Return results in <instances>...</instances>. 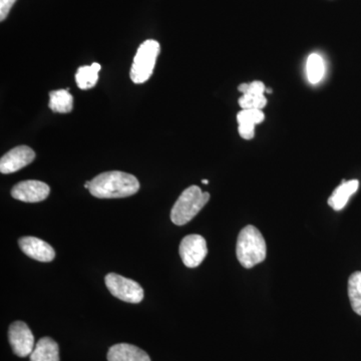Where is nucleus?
<instances>
[{
	"mask_svg": "<svg viewBox=\"0 0 361 361\" xmlns=\"http://www.w3.org/2000/svg\"><path fill=\"white\" fill-rule=\"evenodd\" d=\"M18 244L25 255L39 262H51L56 257L54 248L47 242L35 237H23Z\"/></svg>",
	"mask_w": 361,
	"mask_h": 361,
	"instance_id": "obj_10",
	"label": "nucleus"
},
{
	"mask_svg": "<svg viewBox=\"0 0 361 361\" xmlns=\"http://www.w3.org/2000/svg\"><path fill=\"white\" fill-rule=\"evenodd\" d=\"M30 356V361H59V344L51 337H42Z\"/></svg>",
	"mask_w": 361,
	"mask_h": 361,
	"instance_id": "obj_14",
	"label": "nucleus"
},
{
	"mask_svg": "<svg viewBox=\"0 0 361 361\" xmlns=\"http://www.w3.org/2000/svg\"><path fill=\"white\" fill-rule=\"evenodd\" d=\"M265 85L260 80H254L251 84H242L238 87L239 92L250 96H262L265 92Z\"/></svg>",
	"mask_w": 361,
	"mask_h": 361,
	"instance_id": "obj_20",
	"label": "nucleus"
},
{
	"mask_svg": "<svg viewBox=\"0 0 361 361\" xmlns=\"http://www.w3.org/2000/svg\"><path fill=\"white\" fill-rule=\"evenodd\" d=\"M102 66L94 63L92 66H80L75 73V80L80 90H89L94 87L99 80V71Z\"/></svg>",
	"mask_w": 361,
	"mask_h": 361,
	"instance_id": "obj_15",
	"label": "nucleus"
},
{
	"mask_svg": "<svg viewBox=\"0 0 361 361\" xmlns=\"http://www.w3.org/2000/svg\"><path fill=\"white\" fill-rule=\"evenodd\" d=\"M348 297L351 307L361 316V272L356 271L348 279Z\"/></svg>",
	"mask_w": 361,
	"mask_h": 361,
	"instance_id": "obj_18",
	"label": "nucleus"
},
{
	"mask_svg": "<svg viewBox=\"0 0 361 361\" xmlns=\"http://www.w3.org/2000/svg\"><path fill=\"white\" fill-rule=\"evenodd\" d=\"M179 252L185 266L198 267L208 253L206 240L201 235H188L180 241Z\"/></svg>",
	"mask_w": 361,
	"mask_h": 361,
	"instance_id": "obj_6",
	"label": "nucleus"
},
{
	"mask_svg": "<svg viewBox=\"0 0 361 361\" xmlns=\"http://www.w3.org/2000/svg\"><path fill=\"white\" fill-rule=\"evenodd\" d=\"M8 339L13 353L20 357L32 355L35 348L32 330L23 322H13L9 326Z\"/></svg>",
	"mask_w": 361,
	"mask_h": 361,
	"instance_id": "obj_7",
	"label": "nucleus"
},
{
	"mask_svg": "<svg viewBox=\"0 0 361 361\" xmlns=\"http://www.w3.org/2000/svg\"><path fill=\"white\" fill-rule=\"evenodd\" d=\"M236 254L240 264L246 269L265 260L267 246L257 228L248 225L241 230L237 239Z\"/></svg>",
	"mask_w": 361,
	"mask_h": 361,
	"instance_id": "obj_2",
	"label": "nucleus"
},
{
	"mask_svg": "<svg viewBox=\"0 0 361 361\" xmlns=\"http://www.w3.org/2000/svg\"><path fill=\"white\" fill-rule=\"evenodd\" d=\"M140 190L135 176L120 171L103 173L90 180V193L99 199H118L133 196Z\"/></svg>",
	"mask_w": 361,
	"mask_h": 361,
	"instance_id": "obj_1",
	"label": "nucleus"
},
{
	"mask_svg": "<svg viewBox=\"0 0 361 361\" xmlns=\"http://www.w3.org/2000/svg\"><path fill=\"white\" fill-rule=\"evenodd\" d=\"M360 182L357 180H343L329 197V205L336 211L342 210L348 203L349 198L357 191Z\"/></svg>",
	"mask_w": 361,
	"mask_h": 361,
	"instance_id": "obj_13",
	"label": "nucleus"
},
{
	"mask_svg": "<svg viewBox=\"0 0 361 361\" xmlns=\"http://www.w3.org/2000/svg\"><path fill=\"white\" fill-rule=\"evenodd\" d=\"M51 193L49 185L35 180H23L11 190V196L16 200L25 203H37L49 197Z\"/></svg>",
	"mask_w": 361,
	"mask_h": 361,
	"instance_id": "obj_8",
	"label": "nucleus"
},
{
	"mask_svg": "<svg viewBox=\"0 0 361 361\" xmlns=\"http://www.w3.org/2000/svg\"><path fill=\"white\" fill-rule=\"evenodd\" d=\"M16 1V0H0V20H6Z\"/></svg>",
	"mask_w": 361,
	"mask_h": 361,
	"instance_id": "obj_21",
	"label": "nucleus"
},
{
	"mask_svg": "<svg viewBox=\"0 0 361 361\" xmlns=\"http://www.w3.org/2000/svg\"><path fill=\"white\" fill-rule=\"evenodd\" d=\"M306 73L310 84L316 85L322 82L325 75L324 61L318 54H311L306 63Z\"/></svg>",
	"mask_w": 361,
	"mask_h": 361,
	"instance_id": "obj_17",
	"label": "nucleus"
},
{
	"mask_svg": "<svg viewBox=\"0 0 361 361\" xmlns=\"http://www.w3.org/2000/svg\"><path fill=\"white\" fill-rule=\"evenodd\" d=\"M35 159V153L27 146L16 147L0 160V172L2 174H11L30 165Z\"/></svg>",
	"mask_w": 361,
	"mask_h": 361,
	"instance_id": "obj_9",
	"label": "nucleus"
},
{
	"mask_svg": "<svg viewBox=\"0 0 361 361\" xmlns=\"http://www.w3.org/2000/svg\"><path fill=\"white\" fill-rule=\"evenodd\" d=\"M265 116L262 110H242L237 115V122H238V132L241 137L244 140L253 139L255 135V126L264 121Z\"/></svg>",
	"mask_w": 361,
	"mask_h": 361,
	"instance_id": "obj_11",
	"label": "nucleus"
},
{
	"mask_svg": "<svg viewBox=\"0 0 361 361\" xmlns=\"http://www.w3.org/2000/svg\"><path fill=\"white\" fill-rule=\"evenodd\" d=\"M210 199V194L203 192L200 187L187 188L173 206L171 221L177 226L186 225L196 217Z\"/></svg>",
	"mask_w": 361,
	"mask_h": 361,
	"instance_id": "obj_3",
	"label": "nucleus"
},
{
	"mask_svg": "<svg viewBox=\"0 0 361 361\" xmlns=\"http://www.w3.org/2000/svg\"><path fill=\"white\" fill-rule=\"evenodd\" d=\"M239 104L242 110H250V109H256V110H263L267 104V99L264 94L262 96H250V94H243L239 99Z\"/></svg>",
	"mask_w": 361,
	"mask_h": 361,
	"instance_id": "obj_19",
	"label": "nucleus"
},
{
	"mask_svg": "<svg viewBox=\"0 0 361 361\" xmlns=\"http://www.w3.org/2000/svg\"><path fill=\"white\" fill-rule=\"evenodd\" d=\"M202 183H203V184H209V180H202Z\"/></svg>",
	"mask_w": 361,
	"mask_h": 361,
	"instance_id": "obj_22",
	"label": "nucleus"
},
{
	"mask_svg": "<svg viewBox=\"0 0 361 361\" xmlns=\"http://www.w3.org/2000/svg\"><path fill=\"white\" fill-rule=\"evenodd\" d=\"M104 281L111 293L125 302L137 304L144 299V290L141 285L134 280L121 276L116 273H109L104 278Z\"/></svg>",
	"mask_w": 361,
	"mask_h": 361,
	"instance_id": "obj_5",
	"label": "nucleus"
},
{
	"mask_svg": "<svg viewBox=\"0 0 361 361\" xmlns=\"http://www.w3.org/2000/svg\"><path fill=\"white\" fill-rule=\"evenodd\" d=\"M106 357L109 361H151L148 353L128 343H118L111 346Z\"/></svg>",
	"mask_w": 361,
	"mask_h": 361,
	"instance_id": "obj_12",
	"label": "nucleus"
},
{
	"mask_svg": "<svg viewBox=\"0 0 361 361\" xmlns=\"http://www.w3.org/2000/svg\"><path fill=\"white\" fill-rule=\"evenodd\" d=\"M73 108V97L68 90H54L49 94V109L54 113H71Z\"/></svg>",
	"mask_w": 361,
	"mask_h": 361,
	"instance_id": "obj_16",
	"label": "nucleus"
},
{
	"mask_svg": "<svg viewBox=\"0 0 361 361\" xmlns=\"http://www.w3.org/2000/svg\"><path fill=\"white\" fill-rule=\"evenodd\" d=\"M159 54L160 44L157 40L148 39L140 45L130 68V78L135 84H142L151 78Z\"/></svg>",
	"mask_w": 361,
	"mask_h": 361,
	"instance_id": "obj_4",
	"label": "nucleus"
}]
</instances>
